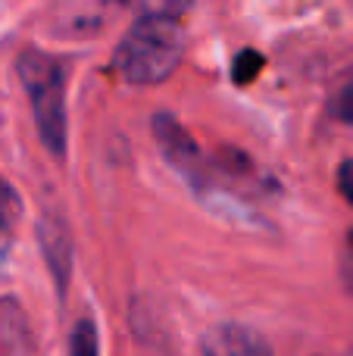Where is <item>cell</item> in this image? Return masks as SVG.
Wrapping results in <instances>:
<instances>
[{"label":"cell","mask_w":353,"mask_h":356,"mask_svg":"<svg viewBox=\"0 0 353 356\" xmlns=\"http://www.w3.org/2000/svg\"><path fill=\"white\" fill-rule=\"evenodd\" d=\"M185 35L175 19L141 16L116 47V69L129 85H160L181 60Z\"/></svg>","instance_id":"cell-1"},{"label":"cell","mask_w":353,"mask_h":356,"mask_svg":"<svg viewBox=\"0 0 353 356\" xmlns=\"http://www.w3.org/2000/svg\"><path fill=\"white\" fill-rule=\"evenodd\" d=\"M16 72L31 97V110H35L38 135H41L44 147L63 156V150H66V85H63L60 66L44 50L28 47L19 54Z\"/></svg>","instance_id":"cell-2"},{"label":"cell","mask_w":353,"mask_h":356,"mask_svg":"<svg viewBox=\"0 0 353 356\" xmlns=\"http://www.w3.org/2000/svg\"><path fill=\"white\" fill-rule=\"evenodd\" d=\"M150 131H154L163 156L172 163V169H179V172L185 178H191V181L204 178V160H200L197 144H194V138L188 135V129L172 113H156V116L150 119Z\"/></svg>","instance_id":"cell-3"},{"label":"cell","mask_w":353,"mask_h":356,"mask_svg":"<svg viewBox=\"0 0 353 356\" xmlns=\"http://www.w3.org/2000/svg\"><path fill=\"white\" fill-rule=\"evenodd\" d=\"M204 356H272V347L266 344L260 332L238 322H222V325L210 328L200 344Z\"/></svg>","instance_id":"cell-4"},{"label":"cell","mask_w":353,"mask_h":356,"mask_svg":"<svg viewBox=\"0 0 353 356\" xmlns=\"http://www.w3.org/2000/svg\"><path fill=\"white\" fill-rule=\"evenodd\" d=\"M38 238H41V250L47 257V266L54 272L60 291H66L69 269H72V241H69V228L56 216H44L38 225Z\"/></svg>","instance_id":"cell-5"},{"label":"cell","mask_w":353,"mask_h":356,"mask_svg":"<svg viewBox=\"0 0 353 356\" xmlns=\"http://www.w3.org/2000/svg\"><path fill=\"white\" fill-rule=\"evenodd\" d=\"M19 216H22V203H19V194L13 191L10 181H3V178H0V259L10 253L13 232H16Z\"/></svg>","instance_id":"cell-6"},{"label":"cell","mask_w":353,"mask_h":356,"mask_svg":"<svg viewBox=\"0 0 353 356\" xmlns=\"http://www.w3.org/2000/svg\"><path fill=\"white\" fill-rule=\"evenodd\" d=\"M141 10V16H163V19H179L194 0H131Z\"/></svg>","instance_id":"cell-7"},{"label":"cell","mask_w":353,"mask_h":356,"mask_svg":"<svg viewBox=\"0 0 353 356\" xmlns=\"http://www.w3.org/2000/svg\"><path fill=\"white\" fill-rule=\"evenodd\" d=\"M263 69V56L254 54V50H241V54L235 56V63H231V79L238 81V85H250V81L260 75Z\"/></svg>","instance_id":"cell-8"},{"label":"cell","mask_w":353,"mask_h":356,"mask_svg":"<svg viewBox=\"0 0 353 356\" xmlns=\"http://www.w3.org/2000/svg\"><path fill=\"white\" fill-rule=\"evenodd\" d=\"M72 356H97V328H94V322H79L75 325Z\"/></svg>","instance_id":"cell-9"},{"label":"cell","mask_w":353,"mask_h":356,"mask_svg":"<svg viewBox=\"0 0 353 356\" xmlns=\"http://www.w3.org/2000/svg\"><path fill=\"white\" fill-rule=\"evenodd\" d=\"M331 116L353 125V79L344 81L341 91L335 94V100H331Z\"/></svg>","instance_id":"cell-10"},{"label":"cell","mask_w":353,"mask_h":356,"mask_svg":"<svg viewBox=\"0 0 353 356\" xmlns=\"http://www.w3.org/2000/svg\"><path fill=\"white\" fill-rule=\"evenodd\" d=\"M338 188H341V194L353 207V160H344L341 169H338Z\"/></svg>","instance_id":"cell-11"},{"label":"cell","mask_w":353,"mask_h":356,"mask_svg":"<svg viewBox=\"0 0 353 356\" xmlns=\"http://www.w3.org/2000/svg\"><path fill=\"white\" fill-rule=\"evenodd\" d=\"M75 3H79V6H75V19H79V16H81V10H85L88 3L100 6V3H116V0H75Z\"/></svg>","instance_id":"cell-12"}]
</instances>
